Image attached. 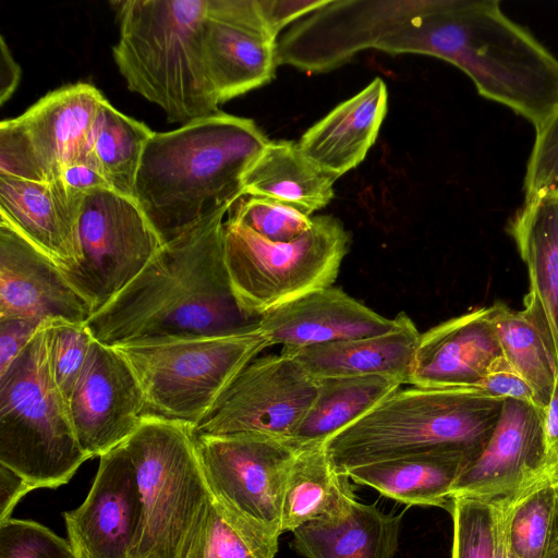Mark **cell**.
Listing matches in <instances>:
<instances>
[{
  "mask_svg": "<svg viewBox=\"0 0 558 558\" xmlns=\"http://www.w3.org/2000/svg\"><path fill=\"white\" fill-rule=\"evenodd\" d=\"M220 211L166 243L144 269L86 322L93 338L134 342L244 333L260 317L239 303L223 252Z\"/></svg>",
  "mask_w": 558,
  "mask_h": 558,
  "instance_id": "cell-1",
  "label": "cell"
},
{
  "mask_svg": "<svg viewBox=\"0 0 558 558\" xmlns=\"http://www.w3.org/2000/svg\"><path fill=\"white\" fill-rule=\"evenodd\" d=\"M269 142L252 119L218 111L168 132L144 148L133 198L162 244L244 196L243 175Z\"/></svg>",
  "mask_w": 558,
  "mask_h": 558,
  "instance_id": "cell-2",
  "label": "cell"
},
{
  "mask_svg": "<svg viewBox=\"0 0 558 558\" xmlns=\"http://www.w3.org/2000/svg\"><path fill=\"white\" fill-rule=\"evenodd\" d=\"M119 38L112 54L128 88L182 125L217 113L220 102L203 46L207 0L111 2Z\"/></svg>",
  "mask_w": 558,
  "mask_h": 558,
  "instance_id": "cell-3",
  "label": "cell"
},
{
  "mask_svg": "<svg viewBox=\"0 0 558 558\" xmlns=\"http://www.w3.org/2000/svg\"><path fill=\"white\" fill-rule=\"evenodd\" d=\"M502 403L481 386L400 388L331 437L325 448L342 474L436 449L462 451L472 463L485 449Z\"/></svg>",
  "mask_w": 558,
  "mask_h": 558,
  "instance_id": "cell-4",
  "label": "cell"
},
{
  "mask_svg": "<svg viewBox=\"0 0 558 558\" xmlns=\"http://www.w3.org/2000/svg\"><path fill=\"white\" fill-rule=\"evenodd\" d=\"M439 59L539 129L558 109V59L496 0H454Z\"/></svg>",
  "mask_w": 558,
  "mask_h": 558,
  "instance_id": "cell-5",
  "label": "cell"
},
{
  "mask_svg": "<svg viewBox=\"0 0 558 558\" xmlns=\"http://www.w3.org/2000/svg\"><path fill=\"white\" fill-rule=\"evenodd\" d=\"M46 322L0 376V464L36 488L68 483L90 459L50 367Z\"/></svg>",
  "mask_w": 558,
  "mask_h": 558,
  "instance_id": "cell-6",
  "label": "cell"
},
{
  "mask_svg": "<svg viewBox=\"0 0 558 558\" xmlns=\"http://www.w3.org/2000/svg\"><path fill=\"white\" fill-rule=\"evenodd\" d=\"M122 442L142 501L131 558H185L213 499L196 453L194 427L145 416Z\"/></svg>",
  "mask_w": 558,
  "mask_h": 558,
  "instance_id": "cell-7",
  "label": "cell"
},
{
  "mask_svg": "<svg viewBox=\"0 0 558 558\" xmlns=\"http://www.w3.org/2000/svg\"><path fill=\"white\" fill-rule=\"evenodd\" d=\"M270 347L260 328L235 335L134 342L114 347L133 368L146 416L195 427L257 355Z\"/></svg>",
  "mask_w": 558,
  "mask_h": 558,
  "instance_id": "cell-8",
  "label": "cell"
},
{
  "mask_svg": "<svg viewBox=\"0 0 558 558\" xmlns=\"http://www.w3.org/2000/svg\"><path fill=\"white\" fill-rule=\"evenodd\" d=\"M349 240L342 222L329 215L313 217L312 227L287 243L269 242L228 218L223 222L225 260L239 303L262 317L306 293L331 287Z\"/></svg>",
  "mask_w": 558,
  "mask_h": 558,
  "instance_id": "cell-9",
  "label": "cell"
},
{
  "mask_svg": "<svg viewBox=\"0 0 558 558\" xmlns=\"http://www.w3.org/2000/svg\"><path fill=\"white\" fill-rule=\"evenodd\" d=\"M77 234L80 263L62 271L93 313L122 291L163 245L137 202L111 189L85 195Z\"/></svg>",
  "mask_w": 558,
  "mask_h": 558,
  "instance_id": "cell-10",
  "label": "cell"
},
{
  "mask_svg": "<svg viewBox=\"0 0 558 558\" xmlns=\"http://www.w3.org/2000/svg\"><path fill=\"white\" fill-rule=\"evenodd\" d=\"M196 453L214 499L279 534L287 480L301 448L256 433L194 434Z\"/></svg>",
  "mask_w": 558,
  "mask_h": 558,
  "instance_id": "cell-11",
  "label": "cell"
},
{
  "mask_svg": "<svg viewBox=\"0 0 558 558\" xmlns=\"http://www.w3.org/2000/svg\"><path fill=\"white\" fill-rule=\"evenodd\" d=\"M318 379L293 356L254 359L194 427L196 435L256 433L291 439L311 409Z\"/></svg>",
  "mask_w": 558,
  "mask_h": 558,
  "instance_id": "cell-12",
  "label": "cell"
},
{
  "mask_svg": "<svg viewBox=\"0 0 558 558\" xmlns=\"http://www.w3.org/2000/svg\"><path fill=\"white\" fill-rule=\"evenodd\" d=\"M77 441L92 459L131 436L146 416L142 386L125 357L93 340L68 400Z\"/></svg>",
  "mask_w": 558,
  "mask_h": 558,
  "instance_id": "cell-13",
  "label": "cell"
},
{
  "mask_svg": "<svg viewBox=\"0 0 558 558\" xmlns=\"http://www.w3.org/2000/svg\"><path fill=\"white\" fill-rule=\"evenodd\" d=\"M277 37L258 0H207L203 46L220 105L274 78Z\"/></svg>",
  "mask_w": 558,
  "mask_h": 558,
  "instance_id": "cell-14",
  "label": "cell"
},
{
  "mask_svg": "<svg viewBox=\"0 0 558 558\" xmlns=\"http://www.w3.org/2000/svg\"><path fill=\"white\" fill-rule=\"evenodd\" d=\"M547 475L544 413L535 404L505 399L485 449L461 472L453 496L496 501L521 493Z\"/></svg>",
  "mask_w": 558,
  "mask_h": 558,
  "instance_id": "cell-15",
  "label": "cell"
},
{
  "mask_svg": "<svg viewBox=\"0 0 558 558\" xmlns=\"http://www.w3.org/2000/svg\"><path fill=\"white\" fill-rule=\"evenodd\" d=\"M63 517L76 558H131L141 527L142 501L123 442L100 457L87 497Z\"/></svg>",
  "mask_w": 558,
  "mask_h": 558,
  "instance_id": "cell-16",
  "label": "cell"
},
{
  "mask_svg": "<svg viewBox=\"0 0 558 558\" xmlns=\"http://www.w3.org/2000/svg\"><path fill=\"white\" fill-rule=\"evenodd\" d=\"M93 314L61 267L0 220V318L86 324Z\"/></svg>",
  "mask_w": 558,
  "mask_h": 558,
  "instance_id": "cell-17",
  "label": "cell"
},
{
  "mask_svg": "<svg viewBox=\"0 0 558 558\" xmlns=\"http://www.w3.org/2000/svg\"><path fill=\"white\" fill-rule=\"evenodd\" d=\"M502 356L490 306L480 307L421 333L408 384L429 388L480 386Z\"/></svg>",
  "mask_w": 558,
  "mask_h": 558,
  "instance_id": "cell-18",
  "label": "cell"
},
{
  "mask_svg": "<svg viewBox=\"0 0 558 558\" xmlns=\"http://www.w3.org/2000/svg\"><path fill=\"white\" fill-rule=\"evenodd\" d=\"M387 318L343 290L327 287L262 315L259 328L271 345L284 350L377 336L395 327Z\"/></svg>",
  "mask_w": 558,
  "mask_h": 558,
  "instance_id": "cell-19",
  "label": "cell"
},
{
  "mask_svg": "<svg viewBox=\"0 0 558 558\" xmlns=\"http://www.w3.org/2000/svg\"><path fill=\"white\" fill-rule=\"evenodd\" d=\"M105 98L93 84L77 82L47 93L21 116L13 118L48 182L57 180L70 165L92 161V130Z\"/></svg>",
  "mask_w": 558,
  "mask_h": 558,
  "instance_id": "cell-20",
  "label": "cell"
},
{
  "mask_svg": "<svg viewBox=\"0 0 558 558\" xmlns=\"http://www.w3.org/2000/svg\"><path fill=\"white\" fill-rule=\"evenodd\" d=\"M85 195L68 191L60 179L33 182L0 177V220L11 225L62 270L81 259L77 226Z\"/></svg>",
  "mask_w": 558,
  "mask_h": 558,
  "instance_id": "cell-21",
  "label": "cell"
},
{
  "mask_svg": "<svg viewBox=\"0 0 558 558\" xmlns=\"http://www.w3.org/2000/svg\"><path fill=\"white\" fill-rule=\"evenodd\" d=\"M529 275L522 314L558 357V195L524 201L509 223Z\"/></svg>",
  "mask_w": 558,
  "mask_h": 558,
  "instance_id": "cell-22",
  "label": "cell"
},
{
  "mask_svg": "<svg viewBox=\"0 0 558 558\" xmlns=\"http://www.w3.org/2000/svg\"><path fill=\"white\" fill-rule=\"evenodd\" d=\"M387 108V86L376 77L307 129L298 143L300 149L338 179L365 159L377 138Z\"/></svg>",
  "mask_w": 558,
  "mask_h": 558,
  "instance_id": "cell-23",
  "label": "cell"
},
{
  "mask_svg": "<svg viewBox=\"0 0 558 558\" xmlns=\"http://www.w3.org/2000/svg\"><path fill=\"white\" fill-rule=\"evenodd\" d=\"M395 320L381 335L280 352L296 359L315 378L383 375L408 384L421 333L404 312Z\"/></svg>",
  "mask_w": 558,
  "mask_h": 558,
  "instance_id": "cell-24",
  "label": "cell"
},
{
  "mask_svg": "<svg viewBox=\"0 0 558 558\" xmlns=\"http://www.w3.org/2000/svg\"><path fill=\"white\" fill-rule=\"evenodd\" d=\"M402 515L356 499L341 513L311 520L292 532V548L304 558H393Z\"/></svg>",
  "mask_w": 558,
  "mask_h": 558,
  "instance_id": "cell-25",
  "label": "cell"
},
{
  "mask_svg": "<svg viewBox=\"0 0 558 558\" xmlns=\"http://www.w3.org/2000/svg\"><path fill=\"white\" fill-rule=\"evenodd\" d=\"M470 463L462 451L436 449L361 465L345 474L387 498L448 510L454 483Z\"/></svg>",
  "mask_w": 558,
  "mask_h": 558,
  "instance_id": "cell-26",
  "label": "cell"
},
{
  "mask_svg": "<svg viewBox=\"0 0 558 558\" xmlns=\"http://www.w3.org/2000/svg\"><path fill=\"white\" fill-rule=\"evenodd\" d=\"M336 177L311 161L298 143L269 141L243 175L244 195L271 198L311 216L333 197Z\"/></svg>",
  "mask_w": 558,
  "mask_h": 558,
  "instance_id": "cell-27",
  "label": "cell"
},
{
  "mask_svg": "<svg viewBox=\"0 0 558 558\" xmlns=\"http://www.w3.org/2000/svg\"><path fill=\"white\" fill-rule=\"evenodd\" d=\"M317 379L314 402L292 437L300 448L325 445L403 385L383 375Z\"/></svg>",
  "mask_w": 558,
  "mask_h": 558,
  "instance_id": "cell-28",
  "label": "cell"
},
{
  "mask_svg": "<svg viewBox=\"0 0 558 558\" xmlns=\"http://www.w3.org/2000/svg\"><path fill=\"white\" fill-rule=\"evenodd\" d=\"M355 500L350 477L332 466L325 445L301 448L291 466L281 509V532L343 512Z\"/></svg>",
  "mask_w": 558,
  "mask_h": 558,
  "instance_id": "cell-29",
  "label": "cell"
},
{
  "mask_svg": "<svg viewBox=\"0 0 558 558\" xmlns=\"http://www.w3.org/2000/svg\"><path fill=\"white\" fill-rule=\"evenodd\" d=\"M153 133L106 98L101 101L92 130L89 155L111 190L133 197L142 155Z\"/></svg>",
  "mask_w": 558,
  "mask_h": 558,
  "instance_id": "cell-30",
  "label": "cell"
},
{
  "mask_svg": "<svg viewBox=\"0 0 558 558\" xmlns=\"http://www.w3.org/2000/svg\"><path fill=\"white\" fill-rule=\"evenodd\" d=\"M489 502L501 509L519 558H557L558 478L547 475L512 497Z\"/></svg>",
  "mask_w": 558,
  "mask_h": 558,
  "instance_id": "cell-31",
  "label": "cell"
},
{
  "mask_svg": "<svg viewBox=\"0 0 558 558\" xmlns=\"http://www.w3.org/2000/svg\"><path fill=\"white\" fill-rule=\"evenodd\" d=\"M490 312L504 357L527 383L544 413L554 390L557 360L521 311L496 302Z\"/></svg>",
  "mask_w": 558,
  "mask_h": 558,
  "instance_id": "cell-32",
  "label": "cell"
},
{
  "mask_svg": "<svg viewBox=\"0 0 558 558\" xmlns=\"http://www.w3.org/2000/svg\"><path fill=\"white\" fill-rule=\"evenodd\" d=\"M279 536L213 498L185 558H275Z\"/></svg>",
  "mask_w": 558,
  "mask_h": 558,
  "instance_id": "cell-33",
  "label": "cell"
},
{
  "mask_svg": "<svg viewBox=\"0 0 558 558\" xmlns=\"http://www.w3.org/2000/svg\"><path fill=\"white\" fill-rule=\"evenodd\" d=\"M228 214V218L274 243L291 242L313 225V217L284 203L253 195H244Z\"/></svg>",
  "mask_w": 558,
  "mask_h": 558,
  "instance_id": "cell-34",
  "label": "cell"
},
{
  "mask_svg": "<svg viewBox=\"0 0 558 558\" xmlns=\"http://www.w3.org/2000/svg\"><path fill=\"white\" fill-rule=\"evenodd\" d=\"M453 522L451 558H494L495 508L470 496L452 497L448 509Z\"/></svg>",
  "mask_w": 558,
  "mask_h": 558,
  "instance_id": "cell-35",
  "label": "cell"
},
{
  "mask_svg": "<svg viewBox=\"0 0 558 558\" xmlns=\"http://www.w3.org/2000/svg\"><path fill=\"white\" fill-rule=\"evenodd\" d=\"M94 338L85 324L51 320L49 361L53 379L66 402L85 364Z\"/></svg>",
  "mask_w": 558,
  "mask_h": 558,
  "instance_id": "cell-36",
  "label": "cell"
},
{
  "mask_svg": "<svg viewBox=\"0 0 558 558\" xmlns=\"http://www.w3.org/2000/svg\"><path fill=\"white\" fill-rule=\"evenodd\" d=\"M0 558H76L72 546L48 527L9 518L0 522Z\"/></svg>",
  "mask_w": 558,
  "mask_h": 558,
  "instance_id": "cell-37",
  "label": "cell"
},
{
  "mask_svg": "<svg viewBox=\"0 0 558 558\" xmlns=\"http://www.w3.org/2000/svg\"><path fill=\"white\" fill-rule=\"evenodd\" d=\"M535 131L524 177L525 201L558 195V109Z\"/></svg>",
  "mask_w": 558,
  "mask_h": 558,
  "instance_id": "cell-38",
  "label": "cell"
},
{
  "mask_svg": "<svg viewBox=\"0 0 558 558\" xmlns=\"http://www.w3.org/2000/svg\"><path fill=\"white\" fill-rule=\"evenodd\" d=\"M0 177L48 182L33 148L13 119L0 123Z\"/></svg>",
  "mask_w": 558,
  "mask_h": 558,
  "instance_id": "cell-39",
  "label": "cell"
},
{
  "mask_svg": "<svg viewBox=\"0 0 558 558\" xmlns=\"http://www.w3.org/2000/svg\"><path fill=\"white\" fill-rule=\"evenodd\" d=\"M480 386L489 395L501 399H513L537 405L527 383L502 356L487 372Z\"/></svg>",
  "mask_w": 558,
  "mask_h": 558,
  "instance_id": "cell-40",
  "label": "cell"
},
{
  "mask_svg": "<svg viewBox=\"0 0 558 558\" xmlns=\"http://www.w3.org/2000/svg\"><path fill=\"white\" fill-rule=\"evenodd\" d=\"M45 323L25 318H0V376L4 374Z\"/></svg>",
  "mask_w": 558,
  "mask_h": 558,
  "instance_id": "cell-41",
  "label": "cell"
},
{
  "mask_svg": "<svg viewBox=\"0 0 558 558\" xmlns=\"http://www.w3.org/2000/svg\"><path fill=\"white\" fill-rule=\"evenodd\" d=\"M263 15L272 31L279 33L295 21L324 7L328 0H258Z\"/></svg>",
  "mask_w": 558,
  "mask_h": 558,
  "instance_id": "cell-42",
  "label": "cell"
},
{
  "mask_svg": "<svg viewBox=\"0 0 558 558\" xmlns=\"http://www.w3.org/2000/svg\"><path fill=\"white\" fill-rule=\"evenodd\" d=\"M58 179L68 191L82 196L98 189H110L92 161H80L68 166Z\"/></svg>",
  "mask_w": 558,
  "mask_h": 558,
  "instance_id": "cell-43",
  "label": "cell"
},
{
  "mask_svg": "<svg viewBox=\"0 0 558 558\" xmlns=\"http://www.w3.org/2000/svg\"><path fill=\"white\" fill-rule=\"evenodd\" d=\"M33 489L23 477L0 464V522L11 518L20 499Z\"/></svg>",
  "mask_w": 558,
  "mask_h": 558,
  "instance_id": "cell-44",
  "label": "cell"
},
{
  "mask_svg": "<svg viewBox=\"0 0 558 558\" xmlns=\"http://www.w3.org/2000/svg\"><path fill=\"white\" fill-rule=\"evenodd\" d=\"M544 426L549 474L558 478V357L553 395L544 412Z\"/></svg>",
  "mask_w": 558,
  "mask_h": 558,
  "instance_id": "cell-45",
  "label": "cell"
},
{
  "mask_svg": "<svg viewBox=\"0 0 558 558\" xmlns=\"http://www.w3.org/2000/svg\"><path fill=\"white\" fill-rule=\"evenodd\" d=\"M21 68L10 52L3 38L0 37V105L3 106L15 92L21 80Z\"/></svg>",
  "mask_w": 558,
  "mask_h": 558,
  "instance_id": "cell-46",
  "label": "cell"
},
{
  "mask_svg": "<svg viewBox=\"0 0 558 558\" xmlns=\"http://www.w3.org/2000/svg\"><path fill=\"white\" fill-rule=\"evenodd\" d=\"M495 508V553L494 558H519L513 551L506 529L501 509L492 502Z\"/></svg>",
  "mask_w": 558,
  "mask_h": 558,
  "instance_id": "cell-47",
  "label": "cell"
},
{
  "mask_svg": "<svg viewBox=\"0 0 558 558\" xmlns=\"http://www.w3.org/2000/svg\"><path fill=\"white\" fill-rule=\"evenodd\" d=\"M557 558H558V556H557Z\"/></svg>",
  "mask_w": 558,
  "mask_h": 558,
  "instance_id": "cell-48",
  "label": "cell"
}]
</instances>
